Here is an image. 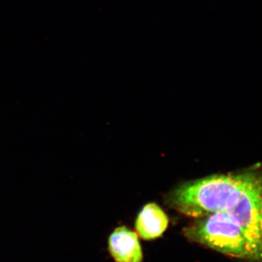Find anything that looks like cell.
<instances>
[{
	"mask_svg": "<svg viewBox=\"0 0 262 262\" xmlns=\"http://www.w3.org/2000/svg\"><path fill=\"white\" fill-rule=\"evenodd\" d=\"M244 179L245 173L213 175L184 183L169 194V205L196 218L227 211L237 201Z\"/></svg>",
	"mask_w": 262,
	"mask_h": 262,
	"instance_id": "obj_1",
	"label": "cell"
},
{
	"mask_svg": "<svg viewBox=\"0 0 262 262\" xmlns=\"http://www.w3.org/2000/svg\"><path fill=\"white\" fill-rule=\"evenodd\" d=\"M184 234L188 239L224 254L247 259L242 229L229 212H215L201 217L185 229Z\"/></svg>",
	"mask_w": 262,
	"mask_h": 262,
	"instance_id": "obj_2",
	"label": "cell"
},
{
	"mask_svg": "<svg viewBox=\"0 0 262 262\" xmlns=\"http://www.w3.org/2000/svg\"><path fill=\"white\" fill-rule=\"evenodd\" d=\"M262 177L256 173H245L242 188L235 203L227 211L238 222L246 241L247 259L261 261L260 236V203Z\"/></svg>",
	"mask_w": 262,
	"mask_h": 262,
	"instance_id": "obj_3",
	"label": "cell"
},
{
	"mask_svg": "<svg viewBox=\"0 0 262 262\" xmlns=\"http://www.w3.org/2000/svg\"><path fill=\"white\" fill-rule=\"evenodd\" d=\"M108 251L116 262H141L143 259L137 234L125 227H118L111 234Z\"/></svg>",
	"mask_w": 262,
	"mask_h": 262,
	"instance_id": "obj_4",
	"label": "cell"
},
{
	"mask_svg": "<svg viewBox=\"0 0 262 262\" xmlns=\"http://www.w3.org/2000/svg\"><path fill=\"white\" fill-rule=\"evenodd\" d=\"M165 212L155 203H149L142 208L136 221V229L141 238L150 241L163 235L168 226Z\"/></svg>",
	"mask_w": 262,
	"mask_h": 262,
	"instance_id": "obj_5",
	"label": "cell"
},
{
	"mask_svg": "<svg viewBox=\"0 0 262 262\" xmlns=\"http://www.w3.org/2000/svg\"><path fill=\"white\" fill-rule=\"evenodd\" d=\"M260 236H261V245L262 253V193L261 196V203H260V220H259Z\"/></svg>",
	"mask_w": 262,
	"mask_h": 262,
	"instance_id": "obj_6",
	"label": "cell"
}]
</instances>
